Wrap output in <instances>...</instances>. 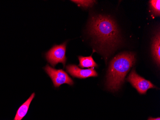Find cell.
I'll use <instances>...</instances> for the list:
<instances>
[{
  "instance_id": "7a4b0ae2",
  "label": "cell",
  "mask_w": 160,
  "mask_h": 120,
  "mask_svg": "<svg viewBox=\"0 0 160 120\" xmlns=\"http://www.w3.org/2000/svg\"><path fill=\"white\" fill-rule=\"evenodd\" d=\"M135 61V55L132 52H122L112 59L109 66L106 82L108 90L111 91H118Z\"/></svg>"
},
{
  "instance_id": "6da1fadb",
  "label": "cell",
  "mask_w": 160,
  "mask_h": 120,
  "mask_svg": "<svg viewBox=\"0 0 160 120\" xmlns=\"http://www.w3.org/2000/svg\"><path fill=\"white\" fill-rule=\"evenodd\" d=\"M88 32L99 52L108 56L121 43L117 25L109 16H92L89 22Z\"/></svg>"
},
{
  "instance_id": "3957f363",
  "label": "cell",
  "mask_w": 160,
  "mask_h": 120,
  "mask_svg": "<svg viewBox=\"0 0 160 120\" xmlns=\"http://www.w3.org/2000/svg\"><path fill=\"white\" fill-rule=\"evenodd\" d=\"M66 44L64 42L61 45H55L50 49L45 54L46 59L52 66L55 67L59 63H62L65 66L67 58L66 57Z\"/></svg>"
},
{
  "instance_id": "52a82bcc",
  "label": "cell",
  "mask_w": 160,
  "mask_h": 120,
  "mask_svg": "<svg viewBox=\"0 0 160 120\" xmlns=\"http://www.w3.org/2000/svg\"><path fill=\"white\" fill-rule=\"evenodd\" d=\"M152 54L154 61L159 66L160 63V36L159 31L155 34L152 40Z\"/></svg>"
},
{
  "instance_id": "8992f818",
  "label": "cell",
  "mask_w": 160,
  "mask_h": 120,
  "mask_svg": "<svg viewBox=\"0 0 160 120\" xmlns=\"http://www.w3.org/2000/svg\"><path fill=\"white\" fill-rule=\"evenodd\" d=\"M66 69L67 72L72 77L80 79H85L89 77H96L98 76V73L93 68L82 69L75 65H70L66 67Z\"/></svg>"
},
{
  "instance_id": "ba28073f",
  "label": "cell",
  "mask_w": 160,
  "mask_h": 120,
  "mask_svg": "<svg viewBox=\"0 0 160 120\" xmlns=\"http://www.w3.org/2000/svg\"><path fill=\"white\" fill-rule=\"evenodd\" d=\"M35 97V93L32 94L28 99L18 108L13 120H22L27 115L31 102Z\"/></svg>"
},
{
  "instance_id": "30bf717a",
  "label": "cell",
  "mask_w": 160,
  "mask_h": 120,
  "mask_svg": "<svg viewBox=\"0 0 160 120\" xmlns=\"http://www.w3.org/2000/svg\"><path fill=\"white\" fill-rule=\"evenodd\" d=\"M160 0H151L150 1V7L152 13L155 16H159L160 14Z\"/></svg>"
},
{
  "instance_id": "7c38bea8",
  "label": "cell",
  "mask_w": 160,
  "mask_h": 120,
  "mask_svg": "<svg viewBox=\"0 0 160 120\" xmlns=\"http://www.w3.org/2000/svg\"><path fill=\"white\" fill-rule=\"evenodd\" d=\"M148 120H160V117H158V118H152V117H150Z\"/></svg>"
},
{
  "instance_id": "5b68a950",
  "label": "cell",
  "mask_w": 160,
  "mask_h": 120,
  "mask_svg": "<svg viewBox=\"0 0 160 120\" xmlns=\"http://www.w3.org/2000/svg\"><path fill=\"white\" fill-rule=\"evenodd\" d=\"M127 80L141 94H145L150 88H156L151 81L146 80L138 75L134 69L132 70Z\"/></svg>"
},
{
  "instance_id": "9c48e42d",
  "label": "cell",
  "mask_w": 160,
  "mask_h": 120,
  "mask_svg": "<svg viewBox=\"0 0 160 120\" xmlns=\"http://www.w3.org/2000/svg\"><path fill=\"white\" fill-rule=\"evenodd\" d=\"M80 64L79 66L81 68H94L98 67V65L94 62L92 56L89 57H83L82 56L78 57Z\"/></svg>"
},
{
  "instance_id": "277c9868",
  "label": "cell",
  "mask_w": 160,
  "mask_h": 120,
  "mask_svg": "<svg viewBox=\"0 0 160 120\" xmlns=\"http://www.w3.org/2000/svg\"><path fill=\"white\" fill-rule=\"evenodd\" d=\"M44 69L52 79L55 87H60V86L63 84H67L70 86H72L74 84L73 80L68 74L62 69L57 70L48 65H47Z\"/></svg>"
},
{
  "instance_id": "8fae6325",
  "label": "cell",
  "mask_w": 160,
  "mask_h": 120,
  "mask_svg": "<svg viewBox=\"0 0 160 120\" xmlns=\"http://www.w3.org/2000/svg\"><path fill=\"white\" fill-rule=\"evenodd\" d=\"M74 2L76 3H80V5L83 7H89V6H92L93 5V3H95L94 1H73Z\"/></svg>"
}]
</instances>
